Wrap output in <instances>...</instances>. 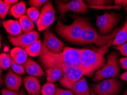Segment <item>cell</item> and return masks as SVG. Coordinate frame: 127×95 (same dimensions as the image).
<instances>
[{
  "instance_id": "cell-1",
  "label": "cell",
  "mask_w": 127,
  "mask_h": 95,
  "mask_svg": "<svg viewBox=\"0 0 127 95\" xmlns=\"http://www.w3.org/2000/svg\"><path fill=\"white\" fill-rule=\"evenodd\" d=\"M39 60L45 70L57 67L63 70L66 67H80V49L65 47L61 53L55 54L48 51L42 43V49L39 55Z\"/></svg>"
},
{
  "instance_id": "cell-2",
  "label": "cell",
  "mask_w": 127,
  "mask_h": 95,
  "mask_svg": "<svg viewBox=\"0 0 127 95\" xmlns=\"http://www.w3.org/2000/svg\"><path fill=\"white\" fill-rule=\"evenodd\" d=\"M112 43L101 47L99 51L89 48L80 49V67L83 70L85 76H92L95 71L99 70L105 64L106 60L104 55Z\"/></svg>"
},
{
  "instance_id": "cell-3",
  "label": "cell",
  "mask_w": 127,
  "mask_h": 95,
  "mask_svg": "<svg viewBox=\"0 0 127 95\" xmlns=\"http://www.w3.org/2000/svg\"><path fill=\"white\" fill-rule=\"evenodd\" d=\"M88 23L86 18L79 17H76L73 22L69 25H64L58 20L56 30L59 35L67 41L78 44L84 29Z\"/></svg>"
},
{
  "instance_id": "cell-4",
  "label": "cell",
  "mask_w": 127,
  "mask_h": 95,
  "mask_svg": "<svg viewBox=\"0 0 127 95\" xmlns=\"http://www.w3.org/2000/svg\"><path fill=\"white\" fill-rule=\"evenodd\" d=\"M120 27L108 35H99L94 28L88 23L84 29L78 44H88L95 43L98 47H103L112 42L116 34Z\"/></svg>"
},
{
  "instance_id": "cell-5",
  "label": "cell",
  "mask_w": 127,
  "mask_h": 95,
  "mask_svg": "<svg viewBox=\"0 0 127 95\" xmlns=\"http://www.w3.org/2000/svg\"><path fill=\"white\" fill-rule=\"evenodd\" d=\"M120 66L117 54L112 52L108 56L107 61L105 64L97 71L93 80L98 81L102 79L117 77L120 72Z\"/></svg>"
},
{
  "instance_id": "cell-6",
  "label": "cell",
  "mask_w": 127,
  "mask_h": 95,
  "mask_svg": "<svg viewBox=\"0 0 127 95\" xmlns=\"http://www.w3.org/2000/svg\"><path fill=\"white\" fill-rule=\"evenodd\" d=\"M122 84L114 78L104 79L92 86V93L95 95H117L120 92Z\"/></svg>"
},
{
  "instance_id": "cell-7",
  "label": "cell",
  "mask_w": 127,
  "mask_h": 95,
  "mask_svg": "<svg viewBox=\"0 0 127 95\" xmlns=\"http://www.w3.org/2000/svg\"><path fill=\"white\" fill-rule=\"evenodd\" d=\"M55 16L56 11L52 1H48L43 6L40 17L36 22L38 30L41 31L48 29L55 22Z\"/></svg>"
},
{
  "instance_id": "cell-8",
  "label": "cell",
  "mask_w": 127,
  "mask_h": 95,
  "mask_svg": "<svg viewBox=\"0 0 127 95\" xmlns=\"http://www.w3.org/2000/svg\"><path fill=\"white\" fill-rule=\"evenodd\" d=\"M118 17L114 13H105L96 17V24L101 35H108L118 23Z\"/></svg>"
},
{
  "instance_id": "cell-9",
  "label": "cell",
  "mask_w": 127,
  "mask_h": 95,
  "mask_svg": "<svg viewBox=\"0 0 127 95\" xmlns=\"http://www.w3.org/2000/svg\"><path fill=\"white\" fill-rule=\"evenodd\" d=\"M58 10L62 18H64L68 12H73L76 13H86L88 10L87 3L81 0H73L65 3L62 1H57Z\"/></svg>"
},
{
  "instance_id": "cell-10",
  "label": "cell",
  "mask_w": 127,
  "mask_h": 95,
  "mask_svg": "<svg viewBox=\"0 0 127 95\" xmlns=\"http://www.w3.org/2000/svg\"><path fill=\"white\" fill-rule=\"evenodd\" d=\"M64 75L60 80V83L65 88L69 89L70 85L83 77L84 72L80 67H66L63 70Z\"/></svg>"
},
{
  "instance_id": "cell-11",
  "label": "cell",
  "mask_w": 127,
  "mask_h": 95,
  "mask_svg": "<svg viewBox=\"0 0 127 95\" xmlns=\"http://www.w3.org/2000/svg\"><path fill=\"white\" fill-rule=\"evenodd\" d=\"M40 35L35 31L26 32L17 37L9 36V39L11 44L16 47L25 48L35 41L39 40Z\"/></svg>"
},
{
  "instance_id": "cell-12",
  "label": "cell",
  "mask_w": 127,
  "mask_h": 95,
  "mask_svg": "<svg viewBox=\"0 0 127 95\" xmlns=\"http://www.w3.org/2000/svg\"><path fill=\"white\" fill-rule=\"evenodd\" d=\"M43 43L50 53L57 54L61 53L65 48V44L56 36L51 30H47L45 33Z\"/></svg>"
},
{
  "instance_id": "cell-13",
  "label": "cell",
  "mask_w": 127,
  "mask_h": 95,
  "mask_svg": "<svg viewBox=\"0 0 127 95\" xmlns=\"http://www.w3.org/2000/svg\"><path fill=\"white\" fill-rule=\"evenodd\" d=\"M5 84L7 89L13 91H19L22 83V77L13 71L9 70L5 76Z\"/></svg>"
},
{
  "instance_id": "cell-14",
  "label": "cell",
  "mask_w": 127,
  "mask_h": 95,
  "mask_svg": "<svg viewBox=\"0 0 127 95\" xmlns=\"http://www.w3.org/2000/svg\"><path fill=\"white\" fill-rule=\"evenodd\" d=\"M24 84L29 95H40V84L36 77L32 76H25L24 78Z\"/></svg>"
},
{
  "instance_id": "cell-15",
  "label": "cell",
  "mask_w": 127,
  "mask_h": 95,
  "mask_svg": "<svg viewBox=\"0 0 127 95\" xmlns=\"http://www.w3.org/2000/svg\"><path fill=\"white\" fill-rule=\"evenodd\" d=\"M25 71L29 76H42L45 75V72L41 66L31 57H28L24 64Z\"/></svg>"
},
{
  "instance_id": "cell-16",
  "label": "cell",
  "mask_w": 127,
  "mask_h": 95,
  "mask_svg": "<svg viewBox=\"0 0 127 95\" xmlns=\"http://www.w3.org/2000/svg\"><path fill=\"white\" fill-rule=\"evenodd\" d=\"M69 89L72 91L76 95H89L91 94L87 82L84 77L72 84Z\"/></svg>"
},
{
  "instance_id": "cell-17",
  "label": "cell",
  "mask_w": 127,
  "mask_h": 95,
  "mask_svg": "<svg viewBox=\"0 0 127 95\" xmlns=\"http://www.w3.org/2000/svg\"><path fill=\"white\" fill-rule=\"evenodd\" d=\"M3 26L6 31L12 37H17L22 34V30L19 21L17 20L9 19L3 20Z\"/></svg>"
},
{
  "instance_id": "cell-18",
  "label": "cell",
  "mask_w": 127,
  "mask_h": 95,
  "mask_svg": "<svg viewBox=\"0 0 127 95\" xmlns=\"http://www.w3.org/2000/svg\"><path fill=\"white\" fill-rule=\"evenodd\" d=\"M10 56L16 63L22 65H24L28 58L25 50L18 47H16L12 49Z\"/></svg>"
},
{
  "instance_id": "cell-19",
  "label": "cell",
  "mask_w": 127,
  "mask_h": 95,
  "mask_svg": "<svg viewBox=\"0 0 127 95\" xmlns=\"http://www.w3.org/2000/svg\"><path fill=\"white\" fill-rule=\"evenodd\" d=\"M46 81L48 83H55L63 77L64 73L61 69L57 67L49 68L45 70Z\"/></svg>"
},
{
  "instance_id": "cell-20",
  "label": "cell",
  "mask_w": 127,
  "mask_h": 95,
  "mask_svg": "<svg viewBox=\"0 0 127 95\" xmlns=\"http://www.w3.org/2000/svg\"><path fill=\"white\" fill-rule=\"evenodd\" d=\"M127 42V21L124 25L121 26L120 29L116 34L112 40V44L113 46H120Z\"/></svg>"
},
{
  "instance_id": "cell-21",
  "label": "cell",
  "mask_w": 127,
  "mask_h": 95,
  "mask_svg": "<svg viewBox=\"0 0 127 95\" xmlns=\"http://www.w3.org/2000/svg\"><path fill=\"white\" fill-rule=\"evenodd\" d=\"M26 12H27L26 3L24 1L19 2L13 5L11 7L10 10V14L16 19H20L22 16H24Z\"/></svg>"
},
{
  "instance_id": "cell-22",
  "label": "cell",
  "mask_w": 127,
  "mask_h": 95,
  "mask_svg": "<svg viewBox=\"0 0 127 95\" xmlns=\"http://www.w3.org/2000/svg\"><path fill=\"white\" fill-rule=\"evenodd\" d=\"M42 49V42L40 40H38L28 46L25 50L29 56L35 57L40 55Z\"/></svg>"
},
{
  "instance_id": "cell-23",
  "label": "cell",
  "mask_w": 127,
  "mask_h": 95,
  "mask_svg": "<svg viewBox=\"0 0 127 95\" xmlns=\"http://www.w3.org/2000/svg\"><path fill=\"white\" fill-rule=\"evenodd\" d=\"M19 22L22 30L24 33L32 31L34 29V22L30 19L27 15H24L22 16L19 19Z\"/></svg>"
},
{
  "instance_id": "cell-24",
  "label": "cell",
  "mask_w": 127,
  "mask_h": 95,
  "mask_svg": "<svg viewBox=\"0 0 127 95\" xmlns=\"http://www.w3.org/2000/svg\"><path fill=\"white\" fill-rule=\"evenodd\" d=\"M0 66L2 68L6 70L11 66V57L6 53L0 54Z\"/></svg>"
},
{
  "instance_id": "cell-25",
  "label": "cell",
  "mask_w": 127,
  "mask_h": 95,
  "mask_svg": "<svg viewBox=\"0 0 127 95\" xmlns=\"http://www.w3.org/2000/svg\"><path fill=\"white\" fill-rule=\"evenodd\" d=\"M56 89V87L55 84L47 82L42 86L41 89V93L42 95H53L55 92Z\"/></svg>"
},
{
  "instance_id": "cell-26",
  "label": "cell",
  "mask_w": 127,
  "mask_h": 95,
  "mask_svg": "<svg viewBox=\"0 0 127 95\" xmlns=\"http://www.w3.org/2000/svg\"><path fill=\"white\" fill-rule=\"evenodd\" d=\"M27 16L34 22H36L40 15V12L38 9L34 7H31L27 10Z\"/></svg>"
},
{
  "instance_id": "cell-27",
  "label": "cell",
  "mask_w": 127,
  "mask_h": 95,
  "mask_svg": "<svg viewBox=\"0 0 127 95\" xmlns=\"http://www.w3.org/2000/svg\"><path fill=\"white\" fill-rule=\"evenodd\" d=\"M11 67H12V70L13 71L18 75H24L25 73V70L24 65L16 63L12 57H11Z\"/></svg>"
},
{
  "instance_id": "cell-28",
  "label": "cell",
  "mask_w": 127,
  "mask_h": 95,
  "mask_svg": "<svg viewBox=\"0 0 127 95\" xmlns=\"http://www.w3.org/2000/svg\"><path fill=\"white\" fill-rule=\"evenodd\" d=\"M11 5L7 4L4 1H0V18L4 19L8 13Z\"/></svg>"
},
{
  "instance_id": "cell-29",
  "label": "cell",
  "mask_w": 127,
  "mask_h": 95,
  "mask_svg": "<svg viewBox=\"0 0 127 95\" xmlns=\"http://www.w3.org/2000/svg\"><path fill=\"white\" fill-rule=\"evenodd\" d=\"M112 2L107 0H89L86 1V3L88 6H100L102 5L111 4Z\"/></svg>"
},
{
  "instance_id": "cell-30",
  "label": "cell",
  "mask_w": 127,
  "mask_h": 95,
  "mask_svg": "<svg viewBox=\"0 0 127 95\" xmlns=\"http://www.w3.org/2000/svg\"><path fill=\"white\" fill-rule=\"evenodd\" d=\"M88 8H91L93 9H96V10H113V9H115V10H120L121 9V6H119V5H102V6H88Z\"/></svg>"
},
{
  "instance_id": "cell-31",
  "label": "cell",
  "mask_w": 127,
  "mask_h": 95,
  "mask_svg": "<svg viewBox=\"0 0 127 95\" xmlns=\"http://www.w3.org/2000/svg\"><path fill=\"white\" fill-rule=\"evenodd\" d=\"M48 1L46 0H31L29 1V3L31 7H34L38 9L45 4Z\"/></svg>"
},
{
  "instance_id": "cell-32",
  "label": "cell",
  "mask_w": 127,
  "mask_h": 95,
  "mask_svg": "<svg viewBox=\"0 0 127 95\" xmlns=\"http://www.w3.org/2000/svg\"><path fill=\"white\" fill-rule=\"evenodd\" d=\"M53 95H75L73 92L69 89H64L56 88Z\"/></svg>"
},
{
  "instance_id": "cell-33",
  "label": "cell",
  "mask_w": 127,
  "mask_h": 95,
  "mask_svg": "<svg viewBox=\"0 0 127 95\" xmlns=\"http://www.w3.org/2000/svg\"><path fill=\"white\" fill-rule=\"evenodd\" d=\"M2 95H27L25 92L23 91H13L9 90L7 89H3L1 91Z\"/></svg>"
},
{
  "instance_id": "cell-34",
  "label": "cell",
  "mask_w": 127,
  "mask_h": 95,
  "mask_svg": "<svg viewBox=\"0 0 127 95\" xmlns=\"http://www.w3.org/2000/svg\"><path fill=\"white\" fill-rule=\"evenodd\" d=\"M114 48L118 50L121 55L127 57V42L124 43V44H121V45L115 46Z\"/></svg>"
},
{
  "instance_id": "cell-35",
  "label": "cell",
  "mask_w": 127,
  "mask_h": 95,
  "mask_svg": "<svg viewBox=\"0 0 127 95\" xmlns=\"http://www.w3.org/2000/svg\"><path fill=\"white\" fill-rule=\"evenodd\" d=\"M120 65L124 70H127V57H123L119 60Z\"/></svg>"
},
{
  "instance_id": "cell-36",
  "label": "cell",
  "mask_w": 127,
  "mask_h": 95,
  "mask_svg": "<svg viewBox=\"0 0 127 95\" xmlns=\"http://www.w3.org/2000/svg\"><path fill=\"white\" fill-rule=\"evenodd\" d=\"M115 2V5H119V6H122L123 5L126 6L127 1H123V0H116Z\"/></svg>"
},
{
  "instance_id": "cell-37",
  "label": "cell",
  "mask_w": 127,
  "mask_h": 95,
  "mask_svg": "<svg viewBox=\"0 0 127 95\" xmlns=\"http://www.w3.org/2000/svg\"><path fill=\"white\" fill-rule=\"evenodd\" d=\"M4 1L6 3H7V4H9L10 5H12L13 4L15 5L16 3H18V0H5Z\"/></svg>"
},
{
  "instance_id": "cell-38",
  "label": "cell",
  "mask_w": 127,
  "mask_h": 95,
  "mask_svg": "<svg viewBox=\"0 0 127 95\" xmlns=\"http://www.w3.org/2000/svg\"><path fill=\"white\" fill-rule=\"evenodd\" d=\"M120 78L123 80L126 81L127 83V71L121 75Z\"/></svg>"
},
{
  "instance_id": "cell-39",
  "label": "cell",
  "mask_w": 127,
  "mask_h": 95,
  "mask_svg": "<svg viewBox=\"0 0 127 95\" xmlns=\"http://www.w3.org/2000/svg\"><path fill=\"white\" fill-rule=\"evenodd\" d=\"M2 71L3 69L0 66V85H1L3 83L2 79Z\"/></svg>"
},
{
  "instance_id": "cell-40",
  "label": "cell",
  "mask_w": 127,
  "mask_h": 95,
  "mask_svg": "<svg viewBox=\"0 0 127 95\" xmlns=\"http://www.w3.org/2000/svg\"><path fill=\"white\" fill-rule=\"evenodd\" d=\"M2 37L1 35L0 34V50H1V45H2Z\"/></svg>"
},
{
  "instance_id": "cell-41",
  "label": "cell",
  "mask_w": 127,
  "mask_h": 95,
  "mask_svg": "<svg viewBox=\"0 0 127 95\" xmlns=\"http://www.w3.org/2000/svg\"><path fill=\"white\" fill-rule=\"evenodd\" d=\"M127 95V89L126 90V92H125V93H124V95Z\"/></svg>"
},
{
  "instance_id": "cell-42",
  "label": "cell",
  "mask_w": 127,
  "mask_h": 95,
  "mask_svg": "<svg viewBox=\"0 0 127 95\" xmlns=\"http://www.w3.org/2000/svg\"><path fill=\"white\" fill-rule=\"evenodd\" d=\"M95 95L94 94H93V93H92H92H91V94L90 95Z\"/></svg>"
},
{
  "instance_id": "cell-43",
  "label": "cell",
  "mask_w": 127,
  "mask_h": 95,
  "mask_svg": "<svg viewBox=\"0 0 127 95\" xmlns=\"http://www.w3.org/2000/svg\"><path fill=\"white\" fill-rule=\"evenodd\" d=\"M126 10H127V5H126Z\"/></svg>"
},
{
  "instance_id": "cell-44",
  "label": "cell",
  "mask_w": 127,
  "mask_h": 95,
  "mask_svg": "<svg viewBox=\"0 0 127 95\" xmlns=\"http://www.w3.org/2000/svg\"><path fill=\"white\" fill-rule=\"evenodd\" d=\"M1 20H0V25H1Z\"/></svg>"
},
{
  "instance_id": "cell-45",
  "label": "cell",
  "mask_w": 127,
  "mask_h": 95,
  "mask_svg": "<svg viewBox=\"0 0 127 95\" xmlns=\"http://www.w3.org/2000/svg\"></svg>"
},
{
  "instance_id": "cell-46",
  "label": "cell",
  "mask_w": 127,
  "mask_h": 95,
  "mask_svg": "<svg viewBox=\"0 0 127 95\" xmlns=\"http://www.w3.org/2000/svg\"><path fill=\"white\" fill-rule=\"evenodd\" d=\"M0 1H1V0H0Z\"/></svg>"
}]
</instances>
